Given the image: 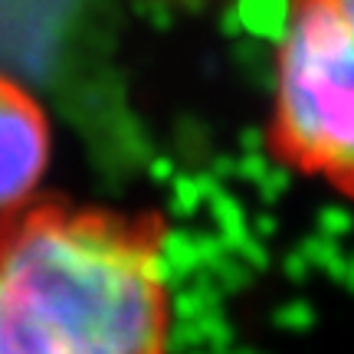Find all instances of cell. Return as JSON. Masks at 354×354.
I'll return each instance as SVG.
<instances>
[{
	"instance_id": "6da1fadb",
	"label": "cell",
	"mask_w": 354,
	"mask_h": 354,
	"mask_svg": "<svg viewBox=\"0 0 354 354\" xmlns=\"http://www.w3.org/2000/svg\"><path fill=\"white\" fill-rule=\"evenodd\" d=\"M161 216L37 203L0 223V354H167Z\"/></svg>"
},
{
	"instance_id": "7a4b0ae2",
	"label": "cell",
	"mask_w": 354,
	"mask_h": 354,
	"mask_svg": "<svg viewBox=\"0 0 354 354\" xmlns=\"http://www.w3.org/2000/svg\"><path fill=\"white\" fill-rule=\"evenodd\" d=\"M266 141L292 174L354 197V0H286Z\"/></svg>"
},
{
	"instance_id": "3957f363",
	"label": "cell",
	"mask_w": 354,
	"mask_h": 354,
	"mask_svg": "<svg viewBox=\"0 0 354 354\" xmlns=\"http://www.w3.org/2000/svg\"><path fill=\"white\" fill-rule=\"evenodd\" d=\"M53 151L50 118L37 95L0 73V216L20 210L46 174Z\"/></svg>"
},
{
	"instance_id": "277c9868",
	"label": "cell",
	"mask_w": 354,
	"mask_h": 354,
	"mask_svg": "<svg viewBox=\"0 0 354 354\" xmlns=\"http://www.w3.org/2000/svg\"><path fill=\"white\" fill-rule=\"evenodd\" d=\"M158 3H177V7H190V3H201V0H158Z\"/></svg>"
}]
</instances>
